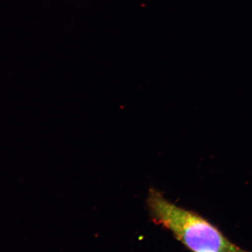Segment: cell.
<instances>
[{
  "label": "cell",
  "instance_id": "obj_2",
  "mask_svg": "<svg viewBox=\"0 0 252 252\" xmlns=\"http://www.w3.org/2000/svg\"></svg>",
  "mask_w": 252,
  "mask_h": 252
},
{
  "label": "cell",
  "instance_id": "obj_1",
  "mask_svg": "<svg viewBox=\"0 0 252 252\" xmlns=\"http://www.w3.org/2000/svg\"><path fill=\"white\" fill-rule=\"evenodd\" d=\"M147 204L154 223L170 230L193 252H252L230 241L216 225L196 212L169 201L157 189H149Z\"/></svg>",
  "mask_w": 252,
  "mask_h": 252
}]
</instances>
